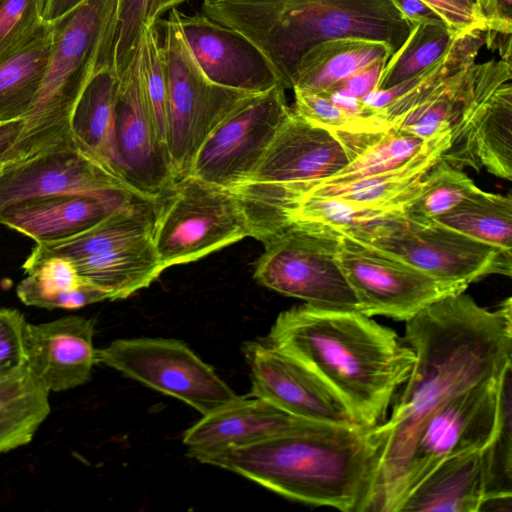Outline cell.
<instances>
[{"label": "cell", "mask_w": 512, "mask_h": 512, "mask_svg": "<svg viewBox=\"0 0 512 512\" xmlns=\"http://www.w3.org/2000/svg\"><path fill=\"white\" fill-rule=\"evenodd\" d=\"M464 292L435 301L406 321L405 342L415 359L391 416L376 426L384 442L372 493L436 405L499 379L512 365L511 298L489 310Z\"/></svg>", "instance_id": "cell-1"}, {"label": "cell", "mask_w": 512, "mask_h": 512, "mask_svg": "<svg viewBox=\"0 0 512 512\" xmlns=\"http://www.w3.org/2000/svg\"><path fill=\"white\" fill-rule=\"evenodd\" d=\"M383 442L376 426L314 423L252 444L188 455L292 500L367 512Z\"/></svg>", "instance_id": "cell-2"}, {"label": "cell", "mask_w": 512, "mask_h": 512, "mask_svg": "<svg viewBox=\"0 0 512 512\" xmlns=\"http://www.w3.org/2000/svg\"><path fill=\"white\" fill-rule=\"evenodd\" d=\"M267 342L311 368L368 428L385 421L415 359L394 330L371 317L307 303L281 312Z\"/></svg>", "instance_id": "cell-3"}, {"label": "cell", "mask_w": 512, "mask_h": 512, "mask_svg": "<svg viewBox=\"0 0 512 512\" xmlns=\"http://www.w3.org/2000/svg\"><path fill=\"white\" fill-rule=\"evenodd\" d=\"M202 11L249 40L285 89L301 57L320 42L376 40L394 53L413 28L393 0H203Z\"/></svg>", "instance_id": "cell-4"}, {"label": "cell", "mask_w": 512, "mask_h": 512, "mask_svg": "<svg viewBox=\"0 0 512 512\" xmlns=\"http://www.w3.org/2000/svg\"><path fill=\"white\" fill-rule=\"evenodd\" d=\"M121 0H84L53 25L48 69L22 130L6 153L5 165L17 163L72 137L74 106L94 71L113 65Z\"/></svg>", "instance_id": "cell-5"}, {"label": "cell", "mask_w": 512, "mask_h": 512, "mask_svg": "<svg viewBox=\"0 0 512 512\" xmlns=\"http://www.w3.org/2000/svg\"><path fill=\"white\" fill-rule=\"evenodd\" d=\"M499 379L436 405L418 423L393 469L374 490L367 511L398 512L409 493L441 462L484 448L496 425Z\"/></svg>", "instance_id": "cell-6"}, {"label": "cell", "mask_w": 512, "mask_h": 512, "mask_svg": "<svg viewBox=\"0 0 512 512\" xmlns=\"http://www.w3.org/2000/svg\"><path fill=\"white\" fill-rule=\"evenodd\" d=\"M246 237H255V227L241 197L192 175L155 203L152 240L165 269Z\"/></svg>", "instance_id": "cell-7"}, {"label": "cell", "mask_w": 512, "mask_h": 512, "mask_svg": "<svg viewBox=\"0 0 512 512\" xmlns=\"http://www.w3.org/2000/svg\"><path fill=\"white\" fill-rule=\"evenodd\" d=\"M176 7L158 19L167 77V149L176 181L188 176L195 156L213 128L255 93L211 82L184 37Z\"/></svg>", "instance_id": "cell-8"}, {"label": "cell", "mask_w": 512, "mask_h": 512, "mask_svg": "<svg viewBox=\"0 0 512 512\" xmlns=\"http://www.w3.org/2000/svg\"><path fill=\"white\" fill-rule=\"evenodd\" d=\"M341 234L309 222H292L262 243L254 278L280 294L307 304L360 312L359 301L337 254Z\"/></svg>", "instance_id": "cell-9"}, {"label": "cell", "mask_w": 512, "mask_h": 512, "mask_svg": "<svg viewBox=\"0 0 512 512\" xmlns=\"http://www.w3.org/2000/svg\"><path fill=\"white\" fill-rule=\"evenodd\" d=\"M345 236L441 281L468 286L492 274H512V252L469 238L434 220H411L402 211Z\"/></svg>", "instance_id": "cell-10"}, {"label": "cell", "mask_w": 512, "mask_h": 512, "mask_svg": "<svg viewBox=\"0 0 512 512\" xmlns=\"http://www.w3.org/2000/svg\"><path fill=\"white\" fill-rule=\"evenodd\" d=\"M96 362L177 398L202 415L240 397L211 366L176 339H117L96 350Z\"/></svg>", "instance_id": "cell-11"}, {"label": "cell", "mask_w": 512, "mask_h": 512, "mask_svg": "<svg viewBox=\"0 0 512 512\" xmlns=\"http://www.w3.org/2000/svg\"><path fill=\"white\" fill-rule=\"evenodd\" d=\"M285 88L252 94L230 111L199 148L189 175L233 190L245 184L291 113Z\"/></svg>", "instance_id": "cell-12"}, {"label": "cell", "mask_w": 512, "mask_h": 512, "mask_svg": "<svg viewBox=\"0 0 512 512\" xmlns=\"http://www.w3.org/2000/svg\"><path fill=\"white\" fill-rule=\"evenodd\" d=\"M338 263L360 305V313L407 321L465 284L438 280L413 266L341 234Z\"/></svg>", "instance_id": "cell-13"}, {"label": "cell", "mask_w": 512, "mask_h": 512, "mask_svg": "<svg viewBox=\"0 0 512 512\" xmlns=\"http://www.w3.org/2000/svg\"><path fill=\"white\" fill-rule=\"evenodd\" d=\"M140 42L119 74L114 128L115 168L128 189L156 203L174 186L176 178L168 149L158 138L147 105L141 77Z\"/></svg>", "instance_id": "cell-14"}, {"label": "cell", "mask_w": 512, "mask_h": 512, "mask_svg": "<svg viewBox=\"0 0 512 512\" xmlns=\"http://www.w3.org/2000/svg\"><path fill=\"white\" fill-rule=\"evenodd\" d=\"M244 355L251 371L253 396L311 422L362 426L334 390L292 354L269 342H249Z\"/></svg>", "instance_id": "cell-15"}, {"label": "cell", "mask_w": 512, "mask_h": 512, "mask_svg": "<svg viewBox=\"0 0 512 512\" xmlns=\"http://www.w3.org/2000/svg\"><path fill=\"white\" fill-rule=\"evenodd\" d=\"M59 193L134 194L73 137L5 165L0 172V210L30 197Z\"/></svg>", "instance_id": "cell-16"}, {"label": "cell", "mask_w": 512, "mask_h": 512, "mask_svg": "<svg viewBox=\"0 0 512 512\" xmlns=\"http://www.w3.org/2000/svg\"><path fill=\"white\" fill-rule=\"evenodd\" d=\"M347 164L346 152L331 130L310 123L291 109L257 169L243 185L274 186L291 203Z\"/></svg>", "instance_id": "cell-17"}, {"label": "cell", "mask_w": 512, "mask_h": 512, "mask_svg": "<svg viewBox=\"0 0 512 512\" xmlns=\"http://www.w3.org/2000/svg\"><path fill=\"white\" fill-rule=\"evenodd\" d=\"M179 20L195 60L211 82L255 94L281 84L264 55L235 30L204 13L180 11Z\"/></svg>", "instance_id": "cell-18"}, {"label": "cell", "mask_w": 512, "mask_h": 512, "mask_svg": "<svg viewBox=\"0 0 512 512\" xmlns=\"http://www.w3.org/2000/svg\"><path fill=\"white\" fill-rule=\"evenodd\" d=\"M95 321L68 315L39 324L26 323L25 364L51 393L87 383L96 362Z\"/></svg>", "instance_id": "cell-19"}, {"label": "cell", "mask_w": 512, "mask_h": 512, "mask_svg": "<svg viewBox=\"0 0 512 512\" xmlns=\"http://www.w3.org/2000/svg\"><path fill=\"white\" fill-rule=\"evenodd\" d=\"M138 200L144 199L132 193L30 197L1 209L0 224L33 239L36 244L53 243L88 230L117 209Z\"/></svg>", "instance_id": "cell-20"}, {"label": "cell", "mask_w": 512, "mask_h": 512, "mask_svg": "<svg viewBox=\"0 0 512 512\" xmlns=\"http://www.w3.org/2000/svg\"><path fill=\"white\" fill-rule=\"evenodd\" d=\"M314 423L295 417L261 398L239 397L203 415L185 431L183 443L188 453L215 451L252 444Z\"/></svg>", "instance_id": "cell-21"}, {"label": "cell", "mask_w": 512, "mask_h": 512, "mask_svg": "<svg viewBox=\"0 0 512 512\" xmlns=\"http://www.w3.org/2000/svg\"><path fill=\"white\" fill-rule=\"evenodd\" d=\"M441 159L455 168H486L512 179V86L501 85L477 110L461 133L450 140Z\"/></svg>", "instance_id": "cell-22"}, {"label": "cell", "mask_w": 512, "mask_h": 512, "mask_svg": "<svg viewBox=\"0 0 512 512\" xmlns=\"http://www.w3.org/2000/svg\"><path fill=\"white\" fill-rule=\"evenodd\" d=\"M450 137V131L438 134L421 152L396 169L346 182L316 184L299 196L334 197L365 208L402 211L418 193L423 177L441 159Z\"/></svg>", "instance_id": "cell-23"}, {"label": "cell", "mask_w": 512, "mask_h": 512, "mask_svg": "<svg viewBox=\"0 0 512 512\" xmlns=\"http://www.w3.org/2000/svg\"><path fill=\"white\" fill-rule=\"evenodd\" d=\"M485 491L483 448L437 465L409 493L398 512H478Z\"/></svg>", "instance_id": "cell-24"}, {"label": "cell", "mask_w": 512, "mask_h": 512, "mask_svg": "<svg viewBox=\"0 0 512 512\" xmlns=\"http://www.w3.org/2000/svg\"><path fill=\"white\" fill-rule=\"evenodd\" d=\"M53 25L45 20L30 36L0 54V123L31 110L50 62Z\"/></svg>", "instance_id": "cell-25"}, {"label": "cell", "mask_w": 512, "mask_h": 512, "mask_svg": "<svg viewBox=\"0 0 512 512\" xmlns=\"http://www.w3.org/2000/svg\"><path fill=\"white\" fill-rule=\"evenodd\" d=\"M71 262L79 276L104 291L109 300L125 299L148 287L165 270L152 234Z\"/></svg>", "instance_id": "cell-26"}, {"label": "cell", "mask_w": 512, "mask_h": 512, "mask_svg": "<svg viewBox=\"0 0 512 512\" xmlns=\"http://www.w3.org/2000/svg\"><path fill=\"white\" fill-rule=\"evenodd\" d=\"M391 47L362 38L326 40L309 49L292 76V88L325 94L355 73L380 61H388Z\"/></svg>", "instance_id": "cell-27"}, {"label": "cell", "mask_w": 512, "mask_h": 512, "mask_svg": "<svg viewBox=\"0 0 512 512\" xmlns=\"http://www.w3.org/2000/svg\"><path fill=\"white\" fill-rule=\"evenodd\" d=\"M119 82V74L114 66L96 69L74 106L70 131L84 150L120 179L114 156Z\"/></svg>", "instance_id": "cell-28"}, {"label": "cell", "mask_w": 512, "mask_h": 512, "mask_svg": "<svg viewBox=\"0 0 512 512\" xmlns=\"http://www.w3.org/2000/svg\"><path fill=\"white\" fill-rule=\"evenodd\" d=\"M332 132L342 144L348 164L318 184L346 182L396 169L421 152L432 139L424 140L394 126Z\"/></svg>", "instance_id": "cell-29"}, {"label": "cell", "mask_w": 512, "mask_h": 512, "mask_svg": "<svg viewBox=\"0 0 512 512\" xmlns=\"http://www.w3.org/2000/svg\"><path fill=\"white\" fill-rule=\"evenodd\" d=\"M155 203L138 200L121 207L88 230L69 239L36 244L25 264L49 257L75 260L152 234Z\"/></svg>", "instance_id": "cell-30"}, {"label": "cell", "mask_w": 512, "mask_h": 512, "mask_svg": "<svg viewBox=\"0 0 512 512\" xmlns=\"http://www.w3.org/2000/svg\"><path fill=\"white\" fill-rule=\"evenodd\" d=\"M49 394L26 364L0 377V455L32 441L50 414Z\"/></svg>", "instance_id": "cell-31"}, {"label": "cell", "mask_w": 512, "mask_h": 512, "mask_svg": "<svg viewBox=\"0 0 512 512\" xmlns=\"http://www.w3.org/2000/svg\"><path fill=\"white\" fill-rule=\"evenodd\" d=\"M22 268L27 276L17 285L16 293L27 306L78 309L109 300L104 291L85 282L67 258L49 257L24 263Z\"/></svg>", "instance_id": "cell-32"}, {"label": "cell", "mask_w": 512, "mask_h": 512, "mask_svg": "<svg viewBox=\"0 0 512 512\" xmlns=\"http://www.w3.org/2000/svg\"><path fill=\"white\" fill-rule=\"evenodd\" d=\"M434 221L465 236L512 252V199L479 189Z\"/></svg>", "instance_id": "cell-33"}, {"label": "cell", "mask_w": 512, "mask_h": 512, "mask_svg": "<svg viewBox=\"0 0 512 512\" xmlns=\"http://www.w3.org/2000/svg\"><path fill=\"white\" fill-rule=\"evenodd\" d=\"M459 34L444 24H416L403 44L390 56L375 90L405 82L437 61Z\"/></svg>", "instance_id": "cell-34"}, {"label": "cell", "mask_w": 512, "mask_h": 512, "mask_svg": "<svg viewBox=\"0 0 512 512\" xmlns=\"http://www.w3.org/2000/svg\"><path fill=\"white\" fill-rule=\"evenodd\" d=\"M479 189L461 169L440 159L423 177L418 193L404 206L402 213L411 220L431 221Z\"/></svg>", "instance_id": "cell-35"}, {"label": "cell", "mask_w": 512, "mask_h": 512, "mask_svg": "<svg viewBox=\"0 0 512 512\" xmlns=\"http://www.w3.org/2000/svg\"><path fill=\"white\" fill-rule=\"evenodd\" d=\"M483 456L484 496L512 494V365L498 382L496 425Z\"/></svg>", "instance_id": "cell-36"}, {"label": "cell", "mask_w": 512, "mask_h": 512, "mask_svg": "<svg viewBox=\"0 0 512 512\" xmlns=\"http://www.w3.org/2000/svg\"><path fill=\"white\" fill-rule=\"evenodd\" d=\"M399 211H382L361 207L334 197L301 195L286 209L288 224L309 222L331 228L342 235L380 222Z\"/></svg>", "instance_id": "cell-37"}, {"label": "cell", "mask_w": 512, "mask_h": 512, "mask_svg": "<svg viewBox=\"0 0 512 512\" xmlns=\"http://www.w3.org/2000/svg\"><path fill=\"white\" fill-rule=\"evenodd\" d=\"M141 77L147 105L159 140L167 147V77L161 30L147 23L140 38Z\"/></svg>", "instance_id": "cell-38"}, {"label": "cell", "mask_w": 512, "mask_h": 512, "mask_svg": "<svg viewBox=\"0 0 512 512\" xmlns=\"http://www.w3.org/2000/svg\"><path fill=\"white\" fill-rule=\"evenodd\" d=\"M295 102L292 111L319 127L337 131H353L388 126L379 117L358 118L337 106L328 96L294 88Z\"/></svg>", "instance_id": "cell-39"}, {"label": "cell", "mask_w": 512, "mask_h": 512, "mask_svg": "<svg viewBox=\"0 0 512 512\" xmlns=\"http://www.w3.org/2000/svg\"><path fill=\"white\" fill-rule=\"evenodd\" d=\"M49 0H0V54L30 36L46 19Z\"/></svg>", "instance_id": "cell-40"}, {"label": "cell", "mask_w": 512, "mask_h": 512, "mask_svg": "<svg viewBox=\"0 0 512 512\" xmlns=\"http://www.w3.org/2000/svg\"><path fill=\"white\" fill-rule=\"evenodd\" d=\"M154 0H121L112 51L113 66L120 74L138 48Z\"/></svg>", "instance_id": "cell-41"}, {"label": "cell", "mask_w": 512, "mask_h": 512, "mask_svg": "<svg viewBox=\"0 0 512 512\" xmlns=\"http://www.w3.org/2000/svg\"><path fill=\"white\" fill-rule=\"evenodd\" d=\"M486 24L485 45L511 62L512 0H474Z\"/></svg>", "instance_id": "cell-42"}, {"label": "cell", "mask_w": 512, "mask_h": 512, "mask_svg": "<svg viewBox=\"0 0 512 512\" xmlns=\"http://www.w3.org/2000/svg\"><path fill=\"white\" fill-rule=\"evenodd\" d=\"M27 321L14 308H0V374L25 364L24 330Z\"/></svg>", "instance_id": "cell-43"}, {"label": "cell", "mask_w": 512, "mask_h": 512, "mask_svg": "<svg viewBox=\"0 0 512 512\" xmlns=\"http://www.w3.org/2000/svg\"><path fill=\"white\" fill-rule=\"evenodd\" d=\"M457 34L473 30L486 32V24L474 0H421Z\"/></svg>", "instance_id": "cell-44"}, {"label": "cell", "mask_w": 512, "mask_h": 512, "mask_svg": "<svg viewBox=\"0 0 512 512\" xmlns=\"http://www.w3.org/2000/svg\"><path fill=\"white\" fill-rule=\"evenodd\" d=\"M386 63L387 61H380L355 73L329 92L336 91L358 99L363 98L376 89Z\"/></svg>", "instance_id": "cell-45"}, {"label": "cell", "mask_w": 512, "mask_h": 512, "mask_svg": "<svg viewBox=\"0 0 512 512\" xmlns=\"http://www.w3.org/2000/svg\"><path fill=\"white\" fill-rule=\"evenodd\" d=\"M405 20L416 24H444L439 14L421 0H393Z\"/></svg>", "instance_id": "cell-46"}, {"label": "cell", "mask_w": 512, "mask_h": 512, "mask_svg": "<svg viewBox=\"0 0 512 512\" xmlns=\"http://www.w3.org/2000/svg\"><path fill=\"white\" fill-rule=\"evenodd\" d=\"M22 127L23 119L0 123V166L4 165L3 159L18 138Z\"/></svg>", "instance_id": "cell-47"}, {"label": "cell", "mask_w": 512, "mask_h": 512, "mask_svg": "<svg viewBox=\"0 0 512 512\" xmlns=\"http://www.w3.org/2000/svg\"><path fill=\"white\" fill-rule=\"evenodd\" d=\"M512 494H495L484 496L480 502L478 512L511 511Z\"/></svg>", "instance_id": "cell-48"}, {"label": "cell", "mask_w": 512, "mask_h": 512, "mask_svg": "<svg viewBox=\"0 0 512 512\" xmlns=\"http://www.w3.org/2000/svg\"><path fill=\"white\" fill-rule=\"evenodd\" d=\"M84 0H49L45 19L53 21L66 14Z\"/></svg>", "instance_id": "cell-49"}, {"label": "cell", "mask_w": 512, "mask_h": 512, "mask_svg": "<svg viewBox=\"0 0 512 512\" xmlns=\"http://www.w3.org/2000/svg\"><path fill=\"white\" fill-rule=\"evenodd\" d=\"M187 0H154L151 11L148 17V23H155L161 16L177 7L179 4L184 3Z\"/></svg>", "instance_id": "cell-50"}, {"label": "cell", "mask_w": 512, "mask_h": 512, "mask_svg": "<svg viewBox=\"0 0 512 512\" xmlns=\"http://www.w3.org/2000/svg\"><path fill=\"white\" fill-rule=\"evenodd\" d=\"M3 167H4V165H1V166H0V172L2 171Z\"/></svg>", "instance_id": "cell-51"}, {"label": "cell", "mask_w": 512, "mask_h": 512, "mask_svg": "<svg viewBox=\"0 0 512 512\" xmlns=\"http://www.w3.org/2000/svg\"><path fill=\"white\" fill-rule=\"evenodd\" d=\"M6 373H7V372H6ZM4 374H5V373L0 374V377H1L2 375H4Z\"/></svg>", "instance_id": "cell-52"}]
</instances>
